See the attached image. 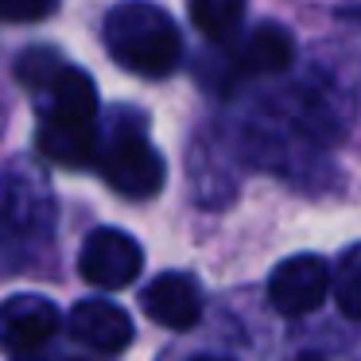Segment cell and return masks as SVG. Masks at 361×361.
Masks as SVG:
<instances>
[{"label": "cell", "mask_w": 361, "mask_h": 361, "mask_svg": "<svg viewBox=\"0 0 361 361\" xmlns=\"http://www.w3.org/2000/svg\"><path fill=\"white\" fill-rule=\"evenodd\" d=\"M35 148L43 159L59 167H86L97 164V125L82 117H39V136H35Z\"/></svg>", "instance_id": "8"}, {"label": "cell", "mask_w": 361, "mask_h": 361, "mask_svg": "<svg viewBox=\"0 0 361 361\" xmlns=\"http://www.w3.org/2000/svg\"><path fill=\"white\" fill-rule=\"evenodd\" d=\"M140 268H144V252L125 229L102 226L82 241L78 272H82V280L94 283V288H105V291L128 288V283L140 276Z\"/></svg>", "instance_id": "3"}, {"label": "cell", "mask_w": 361, "mask_h": 361, "mask_svg": "<svg viewBox=\"0 0 361 361\" xmlns=\"http://www.w3.org/2000/svg\"><path fill=\"white\" fill-rule=\"evenodd\" d=\"M249 0H190V24L210 43H229L245 24Z\"/></svg>", "instance_id": "10"}, {"label": "cell", "mask_w": 361, "mask_h": 361, "mask_svg": "<svg viewBox=\"0 0 361 361\" xmlns=\"http://www.w3.org/2000/svg\"><path fill=\"white\" fill-rule=\"evenodd\" d=\"M195 361H226V357H195Z\"/></svg>", "instance_id": "14"}, {"label": "cell", "mask_w": 361, "mask_h": 361, "mask_svg": "<svg viewBox=\"0 0 361 361\" xmlns=\"http://www.w3.org/2000/svg\"><path fill=\"white\" fill-rule=\"evenodd\" d=\"M102 35L113 63H121L125 71L140 74V78H164L183 59V39L175 20L159 4H148V0L117 4L105 16Z\"/></svg>", "instance_id": "1"}, {"label": "cell", "mask_w": 361, "mask_h": 361, "mask_svg": "<svg viewBox=\"0 0 361 361\" xmlns=\"http://www.w3.org/2000/svg\"><path fill=\"white\" fill-rule=\"evenodd\" d=\"M140 307L152 322L167 330H190L202 319V291L198 280L187 272H159L148 288L140 291Z\"/></svg>", "instance_id": "6"}, {"label": "cell", "mask_w": 361, "mask_h": 361, "mask_svg": "<svg viewBox=\"0 0 361 361\" xmlns=\"http://www.w3.org/2000/svg\"><path fill=\"white\" fill-rule=\"evenodd\" d=\"M55 8V0H0V20L8 24H32Z\"/></svg>", "instance_id": "12"}, {"label": "cell", "mask_w": 361, "mask_h": 361, "mask_svg": "<svg viewBox=\"0 0 361 361\" xmlns=\"http://www.w3.org/2000/svg\"><path fill=\"white\" fill-rule=\"evenodd\" d=\"M291 59H295V39H291V32L283 24H257L249 32V39L241 43V51H237V66H241V74H280L291 66Z\"/></svg>", "instance_id": "9"}, {"label": "cell", "mask_w": 361, "mask_h": 361, "mask_svg": "<svg viewBox=\"0 0 361 361\" xmlns=\"http://www.w3.org/2000/svg\"><path fill=\"white\" fill-rule=\"evenodd\" d=\"M295 361H322V357H319V353H299Z\"/></svg>", "instance_id": "13"}, {"label": "cell", "mask_w": 361, "mask_h": 361, "mask_svg": "<svg viewBox=\"0 0 361 361\" xmlns=\"http://www.w3.org/2000/svg\"><path fill=\"white\" fill-rule=\"evenodd\" d=\"M330 291L338 299V311L345 319H357L361 322V241L350 245V249L338 257V268L330 276Z\"/></svg>", "instance_id": "11"}, {"label": "cell", "mask_w": 361, "mask_h": 361, "mask_svg": "<svg viewBox=\"0 0 361 361\" xmlns=\"http://www.w3.org/2000/svg\"><path fill=\"white\" fill-rule=\"evenodd\" d=\"M66 330H71L74 342H82L86 350H97V353H121L133 342V319L109 299L78 303L66 319Z\"/></svg>", "instance_id": "7"}, {"label": "cell", "mask_w": 361, "mask_h": 361, "mask_svg": "<svg viewBox=\"0 0 361 361\" xmlns=\"http://www.w3.org/2000/svg\"><path fill=\"white\" fill-rule=\"evenodd\" d=\"M97 171L125 198H152L167 179L164 156L140 133H117L109 144H102V152H97Z\"/></svg>", "instance_id": "2"}, {"label": "cell", "mask_w": 361, "mask_h": 361, "mask_svg": "<svg viewBox=\"0 0 361 361\" xmlns=\"http://www.w3.org/2000/svg\"><path fill=\"white\" fill-rule=\"evenodd\" d=\"M326 291H330V268L314 252H295V257L280 260L268 276V299L288 319H303V314L319 311Z\"/></svg>", "instance_id": "4"}, {"label": "cell", "mask_w": 361, "mask_h": 361, "mask_svg": "<svg viewBox=\"0 0 361 361\" xmlns=\"http://www.w3.org/2000/svg\"><path fill=\"white\" fill-rule=\"evenodd\" d=\"M59 307L43 295H8L0 303V350L4 353H24L43 345L47 338H55Z\"/></svg>", "instance_id": "5"}]
</instances>
